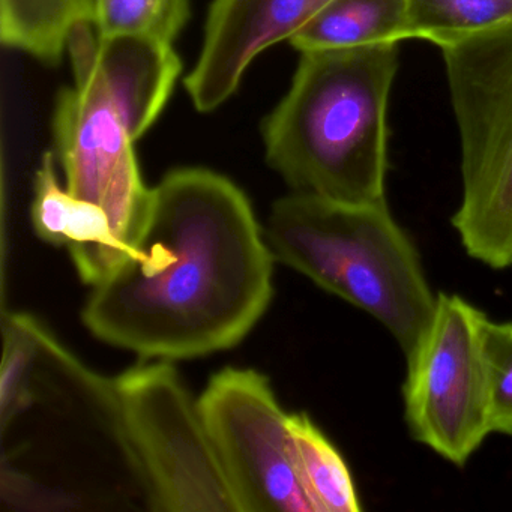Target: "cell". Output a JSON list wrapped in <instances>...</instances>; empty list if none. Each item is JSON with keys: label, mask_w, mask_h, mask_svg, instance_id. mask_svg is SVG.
Wrapping results in <instances>:
<instances>
[{"label": "cell", "mask_w": 512, "mask_h": 512, "mask_svg": "<svg viewBox=\"0 0 512 512\" xmlns=\"http://www.w3.org/2000/svg\"><path fill=\"white\" fill-rule=\"evenodd\" d=\"M275 257L244 191L199 167L151 190L127 259L94 286L86 328L143 358H202L236 346L268 310Z\"/></svg>", "instance_id": "cell-1"}, {"label": "cell", "mask_w": 512, "mask_h": 512, "mask_svg": "<svg viewBox=\"0 0 512 512\" xmlns=\"http://www.w3.org/2000/svg\"><path fill=\"white\" fill-rule=\"evenodd\" d=\"M398 65L397 43L301 53L289 92L263 122L266 161L293 193L385 200Z\"/></svg>", "instance_id": "cell-2"}, {"label": "cell", "mask_w": 512, "mask_h": 512, "mask_svg": "<svg viewBox=\"0 0 512 512\" xmlns=\"http://www.w3.org/2000/svg\"><path fill=\"white\" fill-rule=\"evenodd\" d=\"M275 260L373 316L404 356L436 310L418 248L386 200L349 203L293 193L275 202L265 230Z\"/></svg>", "instance_id": "cell-3"}, {"label": "cell", "mask_w": 512, "mask_h": 512, "mask_svg": "<svg viewBox=\"0 0 512 512\" xmlns=\"http://www.w3.org/2000/svg\"><path fill=\"white\" fill-rule=\"evenodd\" d=\"M440 50L461 145L452 227L467 256L502 271L512 266V20Z\"/></svg>", "instance_id": "cell-4"}, {"label": "cell", "mask_w": 512, "mask_h": 512, "mask_svg": "<svg viewBox=\"0 0 512 512\" xmlns=\"http://www.w3.org/2000/svg\"><path fill=\"white\" fill-rule=\"evenodd\" d=\"M125 437L155 511H236L232 490L187 386L170 361L115 380Z\"/></svg>", "instance_id": "cell-5"}, {"label": "cell", "mask_w": 512, "mask_h": 512, "mask_svg": "<svg viewBox=\"0 0 512 512\" xmlns=\"http://www.w3.org/2000/svg\"><path fill=\"white\" fill-rule=\"evenodd\" d=\"M485 314L451 293L407 361L404 419L416 442L463 467L490 431L481 328Z\"/></svg>", "instance_id": "cell-6"}, {"label": "cell", "mask_w": 512, "mask_h": 512, "mask_svg": "<svg viewBox=\"0 0 512 512\" xmlns=\"http://www.w3.org/2000/svg\"><path fill=\"white\" fill-rule=\"evenodd\" d=\"M238 512H313L296 475L290 413L268 377L224 368L197 398Z\"/></svg>", "instance_id": "cell-7"}, {"label": "cell", "mask_w": 512, "mask_h": 512, "mask_svg": "<svg viewBox=\"0 0 512 512\" xmlns=\"http://www.w3.org/2000/svg\"><path fill=\"white\" fill-rule=\"evenodd\" d=\"M53 140L65 188L106 211L127 259L145 221L152 188L140 175L136 140L124 116L97 86L74 83L56 100Z\"/></svg>", "instance_id": "cell-8"}, {"label": "cell", "mask_w": 512, "mask_h": 512, "mask_svg": "<svg viewBox=\"0 0 512 512\" xmlns=\"http://www.w3.org/2000/svg\"><path fill=\"white\" fill-rule=\"evenodd\" d=\"M329 0H214L196 67L185 89L199 112L223 106L238 91L251 62L290 41Z\"/></svg>", "instance_id": "cell-9"}, {"label": "cell", "mask_w": 512, "mask_h": 512, "mask_svg": "<svg viewBox=\"0 0 512 512\" xmlns=\"http://www.w3.org/2000/svg\"><path fill=\"white\" fill-rule=\"evenodd\" d=\"M67 52L74 83L100 88L134 140L155 124L182 71L172 44L148 35L101 34L92 22L74 29Z\"/></svg>", "instance_id": "cell-10"}, {"label": "cell", "mask_w": 512, "mask_h": 512, "mask_svg": "<svg viewBox=\"0 0 512 512\" xmlns=\"http://www.w3.org/2000/svg\"><path fill=\"white\" fill-rule=\"evenodd\" d=\"M32 224L43 241L68 247L77 274L89 286L100 284L125 260L109 215L62 187L52 152L43 155L35 175Z\"/></svg>", "instance_id": "cell-11"}, {"label": "cell", "mask_w": 512, "mask_h": 512, "mask_svg": "<svg viewBox=\"0 0 512 512\" xmlns=\"http://www.w3.org/2000/svg\"><path fill=\"white\" fill-rule=\"evenodd\" d=\"M409 0H329L289 41L299 53L400 43L407 37Z\"/></svg>", "instance_id": "cell-12"}, {"label": "cell", "mask_w": 512, "mask_h": 512, "mask_svg": "<svg viewBox=\"0 0 512 512\" xmlns=\"http://www.w3.org/2000/svg\"><path fill=\"white\" fill-rule=\"evenodd\" d=\"M97 0H0V40L44 64H58L74 29L94 23Z\"/></svg>", "instance_id": "cell-13"}, {"label": "cell", "mask_w": 512, "mask_h": 512, "mask_svg": "<svg viewBox=\"0 0 512 512\" xmlns=\"http://www.w3.org/2000/svg\"><path fill=\"white\" fill-rule=\"evenodd\" d=\"M296 475L313 512H359L356 485L346 461L307 413H290Z\"/></svg>", "instance_id": "cell-14"}, {"label": "cell", "mask_w": 512, "mask_h": 512, "mask_svg": "<svg viewBox=\"0 0 512 512\" xmlns=\"http://www.w3.org/2000/svg\"><path fill=\"white\" fill-rule=\"evenodd\" d=\"M512 20V0H409L407 37L443 47Z\"/></svg>", "instance_id": "cell-15"}, {"label": "cell", "mask_w": 512, "mask_h": 512, "mask_svg": "<svg viewBox=\"0 0 512 512\" xmlns=\"http://www.w3.org/2000/svg\"><path fill=\"white\" fill-rule=\"evenodd\" d=\"M190 19V0H97L101 34L148 35L172 44Z\"/></svg>", "instance_id": "cell-16"}, {"label": "cell", "mask_w": 512, "mask_h": 512, "mask_svg": "<svg viewBox=\"0 0 512 512\" xmlns=\"http://www.w3.org/2000/svg\"><path fill=\"white\" fill-rule=\"evenodd\" d=\"M491 433L512 436V322L485 316L481 328Z\"/></svg>", "instance_id": "cell-17"}]
</instances>
